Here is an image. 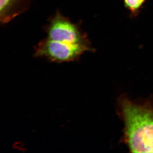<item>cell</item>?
<instances>
[{"instance_id": "2", "label": "cell", "mask_w": 153, "mask_h": 153, "mask_svg": "<svg viewBox=\"0 0 153 153\" xmlns=\"http://www.w3.org/2000/svg\"><path fill=\"white\" fill-rule=\"evenodd\" d=\"M45 32L46 38L60 45L84 47L94 50L86 34L79 25L71 22L59 11L49 19Z\"/></svg>"}, {"instance_id": "1", "label": "cell", "mask_w": 153, "mask_h": 153, "mask_svg": "<svg viewBox=\"0 0 153 153\" xmlns=\"http://www.w3.org/2000/svg\"><path fill=\"white\" fill-rule=\"evenodd\" d=\"M126 142L133 153H153V111L124 100L122 104Z\"/></svg>"}, {"instance_id": "5", "label": "cell", "mask_w": 153, "mask_h": 153, "mask_svg": "<svg viewBox=\"0 0 153 153\" xmlns=\"http://www.w3.org/2000/svg\"><path fill=\"white\" fill-rule=\"evenodd\" d=\"M146 0H123L124 4L126 8L131 14L136 16L139 13L141 8Z\"/></svg>"}, {"instance_id": "4", "label": "cell", "mask_w": 153, "mask_h": 153, "mask_svg": "<svg viewBox=\"0 0 153 153\" xmlns=\"http://www.w3.org/2000/svg\"><path fill=\"white\" fill-rule=\"evenodd\" d=\"M0 21L5 25L27 10L29 0H0Z\"/></svg>"}, {"instance_id": "3", "label": "cell", "mask_w": 153, "mask_h": 153, "mask_svg": "<svg viewBox=\"0 0 153 153\" xmlns=\"http://www.w3.org/2000/svg\"><path fill=\"white\" fill-rule=\"evenodd\" d=\"M87 52L90 51L84 47L61 46L46 38L35 47L34 56L51 62L62 63L77 61Z\"/></svg>"}]
</instances>
